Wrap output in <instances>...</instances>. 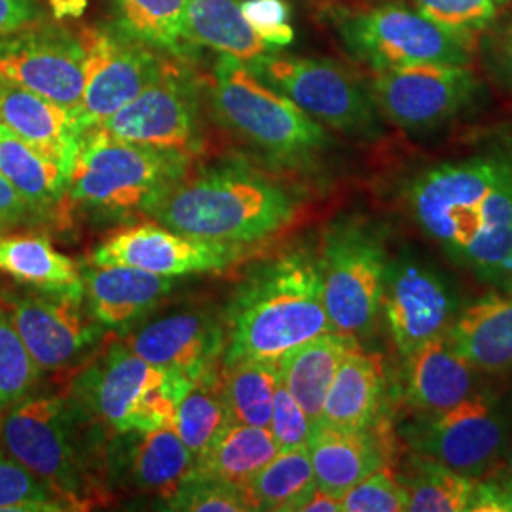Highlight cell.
Returning a JSON list of instances; mask_svg holds the SVG:
<instances>
[{"mask_svg":"<svg viewBox=\"0 0 512 512\" xmlns=\"http://www.w3.org/2000/svg\"><path fill=\"white\" fill-rule=\"evenodd\" d=\"M403 203L452 264L495 291L511 289L512 128L418 167L403 181Z\"/></svg>","mask_w":512,"mask_h":512,"instance_id":"cell-1","label":"cell"},{"mask_svg":"<svg viewBox=\"0 0 512 512\" xmlns=\"http://www.w3.org/2000/svg\"><path fill=\"white\" fill-rule=\"evenodd\" d=\"M319 256L291 251L260 264L228 310L224 363L277 361L330 332Z\"/></svg>","mask_w":512,"mask_h":512,"instance_id":"cell-2","label":"cell"},{"mask_svg":"<svg viewBox=\"0 0 512 512\" xmlns=\"http://www.w3.org/2000/svg\"><path fill=\"white\" fill-rule=\"evenodd\" d=\"M190 238L247 245L291 224L296 205L285 188L245 167H215L181 177L147 209Z\"/></svg>","mask_w":512,"mask_h":512,"instance_id":"cell-3","label":"cell"},{"mask_svg":"<svg viewBox=\"0 0 512 512\" xmlns=\"http://www.w3.org/2000/svg\"><path fill=\"white\" fill-rule=\"evenodd\" d=\"M211 101L226 128L281 164L308 162L329 147L319 122L230 55L213 67Z\"/></svg>","mask_w":512,"mask_h":512,"instance_id":"cell-4","label":"cell"},{"mask_svg":"<svg viewBox=\"0 0 512 512\" xmlns=\"http://www.w3.org/2000/svg\"><path fill=\"white\" fill-rule=\"evenodd\" d=\"M188 156L143 147L107 129H84L76 141L67 194L105 211H147L184 175Z\"/></svg>","mask_w":512,"mask_h":512,"instance_id":"cell-5","label":"cell"},{"mask_svg":"<svg viewBox=\"0 0 512 512\" xmlns=\"http://www.w3.org/2000/svg\"><path fill=\"white\" fill-rule=\"evenodd\" d=\"M329 16L344 50L372 73L423 63L471 65L475 54V44L401 2L336 8Z\"/></svg>","mask_w":512,"mask_h":512,"instance_id":"cell-6","label":"cell"},{"mask_svg":"<svg viewBox=\"0 0 512 512\" xmlns=\"http://www.w3.org/2000/svg\"><path fill=\"white\" fill-rule=\"evenodd\" d=\"M247 67L321 126L366 141L382 135V114L370 88L346 65L327 57L275 52Z\"/></svg>","mask_w":512,"mask_h":512,"instance_id":"cell-7","label":"cell"},{"mask_svg":"<svg viewBox=\"0 0 512 512\" xmlns=\"http://www.w3.org/2000/svg\"><path fill=\"white\" fill-rule=\"evenodd\" d=\"M387 262L384 238L376 228L359 220L330 226L319 266L332 329L353 338L372 332L382 311Z\"/></svg>","mask_w":512,"mask_h":512,"instance_id":"cell-8","label":"cell"},{"mask_svg":"<svg viewBox=\"0 0 512 512\" xmlns=\"http://www.w3.org/2000/svg\"><path fill=\"white\" fill-rule=\"evenodd\" d=\"M192 384L184 376L150 365L126 342H116L84 378L86 401L116 433L171 427L175 408Z\"/></svg>","mask_w":512,"mask_h":512,"instance_id":"cell-9","label":"cell"},{"mask_svg":"<svg viewBox=\"0 0 512 512\" xmlns=\"http://www.w3.org/2000/svg\"><path fill=\"white\" fill-rule=\"evenodd\" d=\"M399 435L414 454L480 478L503 458L509 427L494 399L473 393L448 410L416 412L401 425Z\"/></svg>","mask_w":512,"mask_h":512,"instance_id":"cell-10","label":"cell"},{"mask_svg":"<svg viewBox=\"0 0 512 512\" xmlns=\"http://www.w3.org/2000/svg\"><path fill=\"white\" fill-rule=\"evenodd\" d=\"M2 448L67 507L84 503V476L69 412L59 397L23 399L0 421Z\"/></svg>","mask_w":512,"mask_h":512,"instance_id":"cell-11","label":"cell"},{"mask_svg":"<svg viewBox=\"0 0 512 512\" xmlns=\"http://www.w3.org/2000/svg\"><path fill=\"white\" fill-rule=\"evenodd\" d=\"M374 103L385 120L408 133H427L471 109L482 92L471 65L423 63L374 73Z\"/></svg>","mask_w":512,"mask_h":512,"instance_id":"cell-12","label":"cell"},{"mask_svg":"<svg viewBox=\"0 0 512 512\" xmlns=\"http://www.w3.org/2000/svg\"><path fill=\"white\" fill-rule=\"evenodd\" d=\"M86 59L80 31L42 21L0 38V82L78 112L88 78Z\"/></svg>","mask_w":512,"mask_h":512,"instance_id":"cell-13","label":"cell"},{"mask_svg":"<svg viewBox=\"0 0 512 512\" xmlns=\"http://www.w3.org/2000/svg\"><path fill=\"white\" fill-rule=\"evenodd\" d=\"M80 35L88 52V78L76 120L84 131L103 126L110 116L131 103L158 78L165 61L154 48L124 35L120 29L86 27Z\"/></svg>","mask_w":512,"mask_h":512,"instance_id":"cell-14","label":"cell"},{"mask_svg":"<svg viewBox=\"0 0 512 512\" xmlns=\"http://www.w3.org/2000/svg\"><path fill=\"white\" fill-rule=\"evenodd\" d=\"M382 310L406 361L425 344L448 336L459 313L458 294L437 270L403 255L387 262Z\"/></svg>","mask_w":512,"mask_h":512,"instance_id":"cell-15","label":"cell"},{"mask_svg":"<svg viewBox=\"0 0 512 512\" xmlns=\"http://www.w3.org/2000/svg\"><path fill=\"white\" fill-rule=\"evenodd\" d=\"M101 128L129 143L190 156L200 143V105L192 76L165 61L158 78Z\"/></svg>","mask_w":512,"mask_h":512,"instance_id":"cell-16","label":"cell"},{"mask_svg":"<svg viewBox=\"0 0 512 512\" xmlns=\"http://www.w3.org/2000/svg\"><path fill=\"white\" fill-rule=\"evenodd\" d=\"M238 247L190 238L160 222H145L103 241L92 253V264L131 266L150 274L183 277L228 268L241 256Z\"/></svg>","mask_w":512,"mask_h":512,"instance_id":"cell-17","label":"cell"},{"mask_svg":"<svg viewBox=\"0 0 512 512\" xmlns=\"http://www.w3.org/2000/svg\"><path fill=\"white\" fill-rule=\"evenodd\" d=\"M84 291L19 296L10 302V321L40 370H59L92 346L97 321L82 310Z\"/></svg>","mask_w":512,"mask_h":512,"instance_id":"cell-18","label":"cell"},{"mask_svg":"<svg viewBox=\"0 0 512 512\" xmlns=\"http://www.w3.org/2000/svg\"><path fill=\"white\" fill-rule=\"evenodd\" d=\"M126 346L150 365L198 382L217 374L226 332L207 313L183 311L137 330L126 340Z\"/></svg>","mask_w":512,"mask_h":512,"instance_id":"cell-19","label":"cell"},{"mask_svg":"<svg viewBox=\"0 0 512 512\" xmlns=\"http://www.w3.org/2000/svg\"><path fill=\"white\" fill-rule=\"evenodd\" d=\"M317 488L342 499L357 482L395 461L391 429L384 421L368 429L313 425L308 442Z\"/></svg>","mask_w":512,"mask_h":512,"instance_id":"cell-20","label":"cell"},{"mask_svg":"<svg viewBox=\"0 0 512 512\" xmlns=\"http://www.w3.org/2000/svg\"><path fill=\"white\" fill-rule=\"evenodd\" d=\"M84 296L99 327L124 329L152 310L175 287L173 277L131 266H93L84 274Z\"/></svg>","mask_w":512,"mask_h":512,"instance_id":"cell-21","label":"cell"},{"mask_svg":"<svg viewBox=\"0 0 512 512\" xmlns=\"http://www.w3.org/2000/svg\"><path fill=\"white\" fill-rule=\"evenodd\" d=\"M448 342L475 370L505 372L512 368V287L494 291L459 310Z\"/></svg>","mask_w":512,"mask_h":512,"instance_id":"cell-22","label":"cell"},{"mask_svg":"<svg viewBox=\"0 0 512 512\" xmlns=\"http://www.w3.org/2000/svg\"><path fill=\"white\" fill-rule=\"evenodd\" d=\"M0 126L23 143L71 165L82 133L76 112L54 101L0 82Z\"/></svg>","mask_w":512,"mask_h":512,"instance_id":"cell-23","label":"cell"},{"mask_svg":"<svg viewBox=\"0 0 512 512\" xmlns=\"http://www.w3.org/2000/svg\"><path fill=\"white\" fill-rule=\"evenodd\" d=\"M385 403L387 376L382 359L355 348L332 380L319 423L340 429H368L384 421Z\"/></svg>","mask_w":512,"mask_h":512,"instance_id":"cell-24","label":"cell"},{"mask_svg":"<svg viewBox=\"0 0 512 512\" xmlns=\"http://www.w3.org/2000/svg\"><path fill=\"white\" fill-rule=\"evenodd\" d=\"M406 404L416 412H440L475 393V368L448 338L433 340L406 359Z\"/></svg>","mask_w":512,"mask_h":512,"instance_id":"cell-25","label":"cell"},{"mask_svg":"<svg viewBox=\"0 0 512 512\" xmlns=\"http://www.w3.org/2000/svg\"><path fill=\"white\" fill-rule=\"evenodd\" d=\"M355 348H359L357 338L330 330L277 359L279 380L304 408L313 425L321 421L338 368Z\"/></svg>","mask_w":512,"mask_h":512,"instance_id":"cell-26","label":"cell"},{"mask_svg":"<svg viewBox=\"0 0 512 512\" xmlns=\"http://www.w3.org/2000/svg\"><path fill=\"white\" fill-rule=\"evenodd\" d=\"M239 4L241 0H188L184 14L188 46L230 55L245 65L262 55L275 54L241 14Z\"/></svg>","mask_w":512,"mask_h":512,"instance_id":"cell-27","label":"cell"},{"mask_svg":"<svg viewBox=\"0 0 512 512\" xmlns=\"http://www.w3.org/2000/svg\"><path fill=\"white\" fill-rule=\"evenodd\" d=\"M277 454L279 448L270 429L226 421L215 439L196 456L186 478L222 480L243 488Z\"/></svg>","mask_w":512,"mask_h":512,"instance_id":"cell-28","label":"cell"},{"mask_svg":"<svg viewBox=\"0 0 512 512\" xmlns=\"http://www.w3.org/2000/svg\"><path fill=\"white\" fill-rule=\"evenodd\" d=\"M0 272L38 291H84V281L69 256L40 236H0Z\"/></svg>","mask_w":512,"mask_h":512,"instance_id":"cell-29","label":"cell"},{"mask_svg":"<svg viewBox=\"0 0 512 512\" xmlns=\"http://www.w3.org/2000/svg\"><path fill=\"white\" fill-rule=\"evenodd\" d=\"M71 165L55 160L4 131L0 139V175L31 205L48 207L67 194Z\"/></svg>","mask_w":512,"mask_h":512,"instance_id":"cell-30","label":"cell"},{"mask_svg":"<svg viewBox=\"0 0 512 512\" xmlns=\"http://www.w3.org/2000/svg\"><path fill=\"white\" fill-rule=\"evenodd\" d=\"M139 440L131 454V480L147 492L167 501L181 488L194 465V454L171 427L135 433Z\"/></svg>","mask_w":512,"mask_h":512,"instance_id":"cell-31","label":"cell"},{"mask_svg":"<svg viewBox=\"0 0 512 512\" xmlns=\"http://www.w3.org/2000/svg\"><path fill=\"white\" fill-rule=\"evenodd\" d=\"M317 482L308 446L279 452L245 486L251 511L300 512Z\"/></svg>","mask_w":512,"mask_h":512,"instance_id":"cell-32","label":"cell"},{"mask_svg":"<svg viewBox=\"0 0 512 512\" xmlns=\"http://www.w3.org/2000/svg\"><path fill=\"white\" fill-rule=\"evenodd\" d=\"M116 29L171 57H186L194 50L184 38L188 0H110Z\"/></svg>","mask_w":512,"mask_h":512,"instance_id":"cell-33","label":"cell"},{"mask_svg":"<svg viewBox=\"0 0 512 512\" xmlns=\"http://www.w3.org/2000/svg\"><path fill=\"white\" fill-rule=\"evenodd\" d=\"M397 476L408 494V511H469L476 478L461 475L435 459L414 452L404 461L403 471Z\"/></svg>","mask_w":512,"mask_h":512,"instance_id":"cell-34","label":"cell"},{"mask_svg":"<svg viewBox=\"0 0 512 512\" xmlns=\"http://www.w3.org/2000/svg\"><path fill=\"white\" fill-rule=\"evenodd\" d=\"M277 380V361L239 359L224 363L220 389L228 408V418L270 429Z\"/></svg>","mask_w":512,"mask_h":512,"instance_id":"cell-35","label":"cell"},{"mask_svg":"<svg viewBox=\"0 0 512 512\" xmlns=\"http://www.w3.org/2000/svg\"><path fill=\"white\" fill-rule=\"evenodd\" d=\"M226 421L230 418L220 389V376L211 374L188 387L175 408L171 429L196 458L215 439Z\"/></svg>","mask_w":512,"mask_h":512,"instance_id":"cell-36","label":"cell"},{"mask_svg":"<svg viewBox=\"0 0 512 512\" xmlns=\"http://www.w3.org/2000/svg\"><path fill=\"white\" fill-rule=\"evenodd\" d=\"M414 8L450 31L452 35L478 44L482 33L499 18L512 0H412Z\"/></svg>","mask_w":512,"mask_h":512,"instance_id":"cell-37","label":"cell"},{"mask_svg":"<svg viewBox=\"0 0 512 512\" xmlns=\"http://www.w3.org/2000/svg\"><path fill=\"white\" fill-rule=\"evenodd\" d=\"M38 376L40 368L19 338L10 315L0 310V414L27 399Z\"/></svg>","mask_w":512,"mask_h":512,"instance_id":"cell-38","label":"cell"},{"mask_svg":"<svg viewBox=\"0 0 512 512\" xmlns=\"http://www.w3.org/2000/svg\"><path fill=\"white\" fill-rule=\"evenodd\" d=\"M37 476L19 465L0 444V512L65 511Z\"/></svg>","mask_w":512,"mask_h":512,"instance_id":"cell-39","label":"cell"},{"mask_svg":"<svg viewBox=\"0 0 512 512\" xmlns=\"http://www.w3.org/2000/svg\"><path fill=\"white\" fill-rule=\"evenodd\" d=\"M169 511L245 512L251 511L245 490L222 480L186 478L171 499L165 501Z\"/></svg>","mask_w":512,"mask_h":512,"instance_id":"cell-40","label":"cell"},{"mask_svg":"<svg viewBox=\"0 0 512 512\" xmlns=\"http://www.w3.org/2000/svg\"><path fill=\"white\" fill-rule=\"evenodd\" d=\"M342 512L408 511V494L391 467H382L342 495Z\"/></svg>","mask_w":512,"mask_h":512,"instance_id":"cell-41","label":"cell"},{"mask_svg":"<svg viewBox=\"0 0 512 512\" xmlns=\"http://www.w3.org/2000/svg\"><path fill=\"white\" fill-rule=\"evenodd\" d=\"M270 431L274 435L279 452H289L308 446L313 431V423L308 414L281 380H277L275 385Z\"/></svg>","mask_w":512,"mask_h":512,"instance_id":"cell-42","label":"cell"},{"mask_svg":"<svg viewBox=\"0 0 512 512\" xmlns=\"http://www.w3.org/2000/svg\"><path fill=\"white\" fill-rule=\"evenodd\" d=\"M239 6L258 37L275 52L293 42L294 31L289 23L291 6L287 0H241Z\"/></svg>","mask_w":512,"mask_h":512,"instance_id":"cell-43","label":"cell"},{"mask_svg":"<svg viewBox=\"0 0 512 512\" xmlns=\"http://www.w3.org/2000/svg\"><path fill=\"white\" fill-rule=\"evenodd\" d=\"M486 71L495 82L512 92V10L511 6L495 19L478 38Z\"/></svg>","mask_w":512,"mask_h":512,"instance_id":"cell-44","label":"cell"},{"mask_svg":"<svg viewBox=\"0 0 512 512\" xmlns=\"http://www.w3.org/2000/svg\"><path fill=\"white\" fill-rule=\"evenodd\" d=\"M467 512H512V475L503 463L476 478Z\"/></svg>","mask_w":512,"mask_h":512,"instance_id":"cell-45","label":"cell"},{"mask_svg":"<svg viewBox=\"0 0 512 512\" xmlns=\"http://www.w3.org/2000/svg\"><path fill=\"white\" fill-rule=\"evenodd\" d=\"M46 21L40 0H0V38Z\"/></svg>","mask_w":512,"mask_h":512,"instance_id":"cell-46","label":"cell"},{"mask_svg":"<svg viewBox=\"0 0 512 512\" xmlns=\"http://www.w3.org/2000/svg\"><path fill=\"white\" fill-rule=\"evenodd\" d=\"M31 211V205L10 184L6 177L0 175V226L14 224Z\"/></svg>","mask_w":512,"mask_h":512,"instance_id":"cell-47","label":"cell"},{"mask_svg":"<svg viewBox=\"0 0 512 512\" xmlns=\"http://www.w3.org/2000/svg\"><path fill=\"white\" fill-rule=\"evenodd\" d=\"M300 512H342V501L334 495L325 494L319 488H315V492L302 505Z\"/></svg>","mask_w":512,"mask_h":512,"instance_id":"cell-48","label":"cell"},{"mask_svg":"<svg viewBox=\"0 0 512 512\" xmlns=\"http://www.w3.org/2000/svg\"><path fill=\"white\" fill-rule=\"evenodd\" d=\"M503 465L507 467V471L512 475V440L507 442V448H505V454H503Z\"/></svg>","mask_w":512,"mask_h":512,"instance_id":"cell-49","label":"cell"},{"mask_svg":"<svg viewBox=\"0 0 512 512\" xmlns=\"http://www.w3.org/2000/svg\"><path fill=\"white\" fill-rule=\"evenodd\" d=\"M4 131H6V129L2 128V126H0V139H2V135H4Z\"/></svg>","mask_w":512,"mask_h":512,"instance_id":"cell-50","label":"cell"}]
</instances>
